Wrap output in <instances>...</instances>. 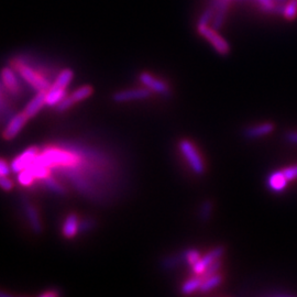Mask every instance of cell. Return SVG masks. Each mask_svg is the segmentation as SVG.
<instances>
[{
    "instance_id": "obj_1",
    "label": "cell",
    "mask_w": 297,
    "mask_h": 297,
    "mask_svg": "<svg viewBox=\"0 0 297 297\" xmlns=\"http://www.w3.org/2000/svg\"><path fill=\"white\" fill-rule=\"evenodd\" d=\"M197 32L206 39L220 55H227L230 52V46L227 40L221 37L218 31L209 25H197Z\"/></svg>"
},
{
    "instance_id": "obj_2",
    "label": "cell",
    "mask_w": 297,
    "mask_h": 297,
    "mask_svg": "<svg viewBox=\"0 0 297 297\" xmlns=\"http://www.w3.org/2000/svg\"><path fill=\"white\" fill-rule=\"evenodd\" d=\"M180 150L181 152L183 153L186 161L188 162L190 168H192L196 174L202 175L204 170H205V166H204L201 155L198 154L197 150L195 149L194 145L187 140H182L180 142Z\"/></svg>"
},
{
    "instance_id": "obj_3",
    "label": "cell",
    "mask_w": 297,
    "mask_h": 297,
    "mask_svg": "<svg viewBox=\"0 0 297 297\" xmlns=\"http://www.w3.org/2000/svg\"><path fill=\"white\" fill-rule=\"evenodd\" d=\"M17 69L18 72L20 73L24 81L28 82L34 90H37L38 91L50 90V83H48L46 79H44L42 76H40L38 73H35L30 66L24 65L23 63H19L17 65Z\"/></svg>"
},
{
    "instance_id": "obj_4",
    "label": "cell",
    "mask_w": 297,
    "mask_h": 297,
    "mask_svg": "<svg viewBox=\"0 0 297 297\" xmlns=\"http://www.w3.org/2000/svg\"><path fill=\"white\" fill-rule=\"evenodd\" d=\"M35 162L40 164H43L46 166L54 165V164H63V165H68V164H72L74 162V158L72 155L62 151L57 150H50L44 153L41 157H37L34 160Z\"/></svg>"
},
{
    "instance_id": "obj_5",
    "label": "cell",
    "mask_w": 297,
    "mask_h": 297,
    "mask_svg": "<svg viewBox=\"0 0 297 297\" xmlns=\"http://www.w3.org/2000/svg\"><path fill=\"white\" fill-rule=\"evenodd\" d=\"M39 153V149L37 147H31L29 149H26L23 153L19 157L16 158L13 161L11 162V171L15 173H20L21 171H23L24 168L28 167L30 164H32L35 159L38 157Z\"/></svg>"
},
{
    "instance_id": "obj_6",
    "label": "cell",
    "mask_w": 297,
    "mask_h": 297,
    "mask_svg": "<svg viewBox=\"0 0 297 297\" xmlns=\"http://www.w3.org/2000/svg\"><path fill=\"white\" fill-rule=\"evenodd\" d=\"M28 117L25 116L24 113L18 114L13 117L10 121H9L8 126L4 129L2 137L3 139L6 140H12L15 139L16 137L20 134V131L23 129V127L26 125L28 122Z\"/></svg>"
},
{
    "instance_id": "obj_7",
    "label": "cell",
    "mask_w": 297,
    "mask_h": 297,
    "mask_svg": "<svg viewBox=\"0 0 297 297\" xmlns=\"http://www.w3.org/2000/svg\"><path fill=\"white\" fill-rule=\"evenodd\" d=\"M151 96V91L149 88H136V90H127L118 91L113 96L114 101L116 103H126L131 100H140L149 98Z\"/></svg>"
},
{
    "instance_id": "obj_8",
    "label": "cell",
    "mask_w": 297,
    "mask_h": 297,
    "mask_svg": "<svg viewBox=\"0 0 297 297\" xmlns=\"http://www.w3.org/2000/svg\"><path fill=\"white\" fill-rule=\"evenodd\" d=\"M224 253V248L221 247H217L214 250H211L209 253H207L205 256L199 259L196 263L193 264V272L195 274H202L205 270L209 267L210 264H212L215 261L219 260V258Z\"/></svg>"
},
{
    "instance_id": "obj_9",
    "label": "cell",
    "mask_w": 297,
    "mask_h": 297,
    "mask_svg": "<svg viewBox=\"0 0 297 297\" xmlns=\"http://www.w3.org/2000/svg\"><path fill=\"white\" fill-rule=\"evenodd\" d=\"M46 92L47 91H38V94L35 95L33 98L29 101V104L25 106L23 113L29 119L37 116V114L40 113V110L46 105Z\"/></svg>"
},
{
    "instance_id": "obj_10",
    "label": "cell",
    "mask_w": 297,
    "mask_h": 297,
    "mask_svg": "<svg viewBox=\"0 0 297 297\" xmlns=\"http://www.w3.org/2000/svg\"><path fill=\"white\" fill-rule=\"evenodd\" d=\"M140 81L143 85L147 86L150 91L159 92V94H163V95H168L170 92V90H168V86L165 83L160 81V79L155 78L152 75L149 73H141L140 74Z\"/></svg>"
},
{
    "instance_id": "obj_11",
    "label": "cell",
    "mask_w": 297,
    "mask_h": 297,
    "mask_svg": "<svg viewBox=\"0 0 297 297\" xmlns=\"http://www.w3.org/2000/svg\"><path fill=\"white\" fill-rule=\"evenodd\" d=\"M287 179L283 171H276L268 177V187L274 193H281L286 188Z\"/></svg>"
},
{
    "instance_id": "obj_12",
    "label": "cell",
    "mask_w": 297,
    "mask_h": 297,
    "mask_svg": "<svg viewBox=\"0 0 297 297\" xmlns=\"http://www.w3.org/2000/svg\"><path fill=\"white\" fill-rule=\"evenodd\" d=\"M24 210H25L26 217H28L29 224L33 231L35 233H41L42 232V224H41V220H40L39 212H38L37 208H35L33 205H31V204H26Z\"/></svg>"
},
{
    "instance_id": "obj_13",
    "label": "cell",
    "mask_w": 297,
    "mask_h": 297,
    "mask_svg": "<svg viewBox=\"0 0 297 297\" xmlns=\"http://www.w3.org/2000/svg\"><path fill=\"white\" fill-rule=\"evenodd\" d=\"M1 77H2V82L6 87L10 91L12 94H19L20 91V86H19V82H18L16 74L12 72V70L6 68L2 69L1 72Z\"/></svg>"
},
{
    "instance_id": "obj_14",
    "label": "cell",
    "mask_w": 297,
    "mask_h": 297,
    "mask_svg": "<svg viewBox=\"0 0 297 297\" xmlns=\"http://www.w3.org/2000/svg\"><path fill=\"white\" fill-rule=\"evenodd\" d=\"M273 129H274V126L272 125V123H270V122L261 123V125H259V126H254V127L249 128V129H247L245 131V136L248 139L260 138V137L271 134Z\"/></svg>"
},
{
    "instance_id": "obj_15",
    "label": "cell",
    "mask_w": 297,
    "mask_h": 297,
    "mask_svg": "<svg viewBox=\"0 0 297 297\" xmlns=\"http://www.w3.org/2000/svg\"><path fill=\"white\" fill-rule=\"evenodd\" d=\"M78 231V217L75 214H70L64 221L63 234L65 238H74Z\"/></svg>"
},
{
    "instance_id": "obj_16",
    "label": "cell",
    "mask_w": 297,
    "mask_h": 297,
    "mask_svg": "<svg viewBox=\"0 0 297 297\" xmlns=\"http://www.w3.org/2000/svg\"><path fill=\"white\" fill-rule=\"evenodd\" d=\"M65 97V90H62V88L55 87V86H51L50 90L46 92V105L47 106H57L62 100L64 99Z\"/></svg>"
},
{
    "instance_id": "obj_17",
    "label": "cell",
    "mask_w": 297,
    "mask_h": 297,
    "mask_svg": "<svg viewBox=\"0 0 297 297\" xmlns=\"http://www.w3.org/2000/svg\"><path fill=\"white\" fill-rule=\"evenodd\" d=\"M73 72L69 69H63L62 72L59 74V76H57L55 83L53 84V86L62 88V90H66V87L69 86V84L70 83V81L73 79Z\"/></svg>"
},
{
    "instance_id": "obj_18",
    "label": "cell",
    "mask_w": 297,
    "mask_h": 297,
    "mask_svg": "<svg viewBox=\"0 0 297 297\" xmlns=\"http://www.w3.org/2000/svg\"><path fill=\"white\" fill-rule=\"evenodd\" d=\"M203 278L201 275L194 278H190L189 281L185 282L183 286H182V293L183 294H192L195 291H197L201 289V285L203 283Z\"/></svg>"
},
{
    "instance_id": "obj_19",
    "label": "cell",
    "mask_w": 297,
    "mask_h": 297,
    "mask_svg": "<svg viewBox=\"0 0 297 297\" xmlns=\"http://www.w3.org/2000/svg\"><path fill=\"white\" fill-rule=\"evenodd\" d=\"M26 168H29V170L32 172V174L34 175L35 179L44 180L46 177L48 176L47 166L43 165V164H40V163L35 162V161H33L32 164H30V165Z\"/></svg>"
},
{
    "instance_id": "obj_20",
    "label": "cell",
    "mask_w": 297,
    "mask_h": 297,
    "mask_svg": "<svg viewBox=\"0 0 297 297\" xmlns=\"http://www.w3.org/2000/svg\"><path fill=\"white\" fill-rule=\"evenodd\" d=\"M220 282H221V276L217 273L215 275L206 278V280L202 283L199 291H201L202 293H207V292L214 290L216 286H218L220 284Z\"/></svg>"
},
{
    "instance_id": "obj_21",
    "label": "cell",
    "mask_w": 297,
    "mask_h": 297,
    "mask_svg": "<svg viewBox=\"0 0 297 297\" xmlns=\"http://www.w3.org/2000/svg\"><path fill=\"white\" fill-rule=\"evenodd\" d=\"M283 18L287 21H293L297 17V0H289L285 4L284 12H283Z\"/></svg>"
},
{
    "instance_id": "obj_22",
    "label": "cell",
    "mask_w": 297,
    "mask_h": 297,
    "mask_svg": "<svg viewBox=\"0 0 297 297\" xmlns=\"http://www.w3.org/2000/svg\"><path fill=\"white\" fill-rule=\"evenodd\" d=\"M215 16V9L211 6H208L207 9H205L202 12V15L199 16L197 20V25H209L211 24V21L214 19Z\"/></svg>"
},
{
    "instance_id": "obj_23",
    "label": "cell",
    "mask_w": 297,
    "mask_h": 297,
    "mask_svg": "<svg viewBox=\"0 0 297 297\" xmlns=\"http://www.w3.org/2000/svg\"><path fill=\"white\" fill-rule=\"evenodd\" d=\"M91 94H92V88H91V86L86 85V86L79 87L78 90L75 91L70 96H72L73 99L77 103V101H82L84 99L88 98V97L91 96Z\"/></svg>"
},
{
    "instance_id": "obj_24",
    "label": "cell",
    "mask_w": 297,
    "mask_h": 297,
    "mask_svg": "<svg viewBox=\"0 0 297 297\" xmlns=\"http://www.w3.org/2000/svg\"><path fill=\"white\" fill-rule=\"evenodd\" d=\"M43 181H44V185H46L48 189L52 190V192H54L56 194H61V195L65 194V192H66L65 188L59 183V182H56L54 179H52V177L47 176Z\"/></svg>"
},
{
    "instance_id": "obj_25",
    "label": "cell",
    "mask_w": 297,
    "mask_h": 297,
    "mask_svg": "<svg viewBox=\"0 0 297 297\" xmlns=\"http://www.w3.org/2000/svg\"><path fill=\"white\" fill-rule=\"evenodd\" d=\"M34 179H35L34 175L29 168H24L23 171H21L19 173V176H18V181H19V183L23 186H29L32 184Z\"/></svg>"
},
{
    "instance_id": "obj_26",
    "label": "cell",
    "mask_w": 297,
    "mask_h": 297,
    "mask_svg": "<svg viewBox=\"0 0 297 297\" xmlns=\"http://www.w3.org/2000/svg\"><path fill=\"white\" fill-rule=\"evenodd\" d=\"M220 267H221V263L219 262V260H217V261H215L214 263L210 264L209 267H208L202 274H199V275H201V277L203 278V281H205L206 278L210 277V276L215 275V274L218 273Z\"/></svg>"
},
{
    "instance_id": "obj_27",
    "label": "cell",
    "mask_w": 297,
    "mask_h": 297,
    "mask_svg": "<svg viewBox=\"0 0 297 297\" xmlns=\"http://www.w3.org/2000/svg\"><path fill=\"white\" fill-rule=\"evenodd\" d=\"M261 10L268 13H274L275 11V2L274 0H254Z\"/></svg>"
},
{
    "instance_id": "obj_28",
    "label": "cell",
    "mask_w": 297,
    "mask_h": 297,
    "mask_svg": "<svg viewBox=\"0 0 297 297\" xmlns=\"http://www.w3.org/2000/svg\"><path fill=\"white\" fill-rule=\"evenodd\" d=\"M76 103V101H75L74 99H73V97L72 96H65L64 97V99L61 101V103L56 106V110L59 113H64V112H66V110L68 109H69L70 107H72V106Z\"/></svg>"
},
{
    "instance_id": "obj_29",
    "label": "cell",
    "mask_w": 297,
    "mask_h": 297,
    "mask_svg": "<svg viewBox=\"0 0 297 297\" xmlns=\"http://www.w3.org/2000/svg\"><path fill=\"white\" fill-rule=\"evenodd\" d=\"M185 255V261H187L189 264H195L197 261L201 259V255H199V252L197 250H187L184 252Z\"/></svg>"
},
{
    "instance_id": "obj_30",
    "label": "cell",
    "mask_w": 297,
    "mask_h": 297,
    "mask_svg": "<svg viewBox=\"0 0 297 297\" xmlns=\"http://www.w3.org/2000/svg\"><path fill=\"white\" fill-rule=\"evenodd\" d=\"M212 210V204L210 202H205L203 204V206L201 208V217L203 220H206L209 218V216L211 214Z\"/></svg>"
},
{
    "instance_id": "obj_31",
    "label": "cell",
    "mask_w": 297,
    "mask_h": 297,
    "mask_svg": "<svg viewBox=\"0 0 297 297\" xmlns=\"http://www.w3.org/2000/svg\"><path fill=\"white\" fill-rule=\"evenodd\" d=\"M283 173H284L287 181L297 180V165H292L289 167H285L284 170H283Z\"/></svg>"
},
{
    "instance_id": "obj_32",
    "label": "cell",
    "mask_w": 297,
    "mask_h": 297,
    "mask_svg": "<svg viewBox=\"0 0 297 297\" xmlns=\"http://www.w3.org/2000/svg\"><path fill=\"white\" fill-rule=\"evenodd\" d=\"M0 187H1L3 190H6V192H9V190H11L13 188L12 181L9 180L7 176L0 175Z\"/></svg>"
},
{
    "instance_id": "obj_33",
    "label": "cell",
    "mask_w": 297,
    "mask_h": 297,
    "mask_svg": "<svg viewBox=\"0 0 297 297\" xmlns=\"http://www.w3.org/2000/svg\"><path fill=\"white\" fill-rule=\"evenodd\" d=\"M10 170L11 167L9 166L6 162L2 161V160H0V175L8 176L10 174Z\"/></svg>"
},
{
    "instance_id": "obj_34",
    "label": "cell",
    "mask_w": 297,
    "mask_h": 297,
    "mask_svg": "<svg viewBox=\"0 0 297 297\" xmlns=\"http://www.w3.org/2000/svg\"><path fill=\"white\" fill-rule=\"evenodd\" d=\"M285 138L287 141H290L292 143H296L297 144V131H291L287 132Z\"/></svg>"
},
{
    "instance_id": "obj_35",
    "label": "cell",
    "mask_w": 297,
    "mask_h": 297,
    "mask_svg": "<svg viewBox=\"0 0 297 297\" xmlns=\"http://www.w3.org/2000/svg\"><path fill=\"white\" fill-rule=\"evenodd\" d=\"M59 294L56 293V292H46V293L41 294L42 297H48V296H57Z\"/></svg>"
},
{
    "instance_id": "obj_36",
    "label": "cell",
    "mask_w": 297,
    "mask_h": 297,
    "mask_svg": "<svg viewBox=\"0 0 297 297\" xmlns=\"http://www.w3.org/2000/svg\"><path fill=\"white\" fill-rule=\"evenodd\" d=\"M287 1H289V0H274L275 4H280V6H284V4L287 3Z\"/></svg>"
},
{
    "instance_id": "obj_37",
    "label": "cell",
    "mask_w": 297,
    "mask_h": 297,
    "mask_svg": "<svg viewBox=\"0 0 297 297\" xmlns=\"http://www.w3.org/2000/svg\"><path fill=\"white\" fill-rule=\"evenodd\" d=\"M0 296H9V294H7V293H3V292H0Z\"/></svg>"
},
{
    "instance_id": "obj_38",
    "label": "cell",
    "mask_w": 297,
    "mask_h": 297,
    "mask_svg": "<svg viewBox=\"0 0 297 297\" xmlns=\"http://www.w3.org/2000/svg\"><path fill=\"white\" fill-rule=\"evenodd\" d=\"M232 1V0H231ZM234 1H248V0H234Z\"/></svg>"
}]
</instances>
